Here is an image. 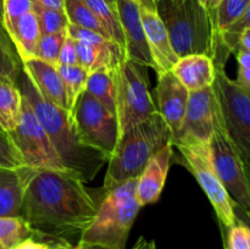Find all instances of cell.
Returning a JSON list of instances; mask_svg holds the SVG:
<instances>
[{"label": "cell", "mask_w": 250, "mask_h": 249, "mask_svg": "<svg viewBox=\"0 0 250 249\" xmlns=\"http://www.w3.org/2000/svg\"><path fill=\"white\" fill-rule=\"evenodd\" d=\"M156 111L172 133V141L181 128L189 92L177 80L172 71L159 73L155 88Z\"/></svg>", "instance_id": "cell-15"}, {"label": "cell", "mask_w": 250, "mask_h": 249, "mask_svg": "<svg viewBox=\"0 0 250 249\" xmlns=\"http://www.w3.org/2000/svg\"><path fill=\"white\" fill-rule=\"evenodd\" d=\"M75 249H77V248H76V246H75Z\"/></svg>", "instance_id": "cell-48"}, {"label": "cell", "mask_w": 250, "mask_h": 249, "mask_svg": "<svg viewBox=\"0 0 250 249\" xmlns=\"http://www.w3.org/2000/svg\"><path fill=\"white\" fill-rule=\"evenodd\" d=\"M58 72L62 80L65 85L66 94H67V103L70 111L72 110L78 95L84 92L85 84H87L89 72L81 67L80 65L76 66H56Z\"/></svg>", "instance_id": "cell-26"}, {"label": "cell", "mask_w": 250, "mask_h": 249, "mask_svg": "<svg viewBox=\"0 0 250 249\" xmlns=\"http://www.w3.org/2000/svg\"><path fill=\"white\" fill-rule=\"evenodd\" d=\"M226 249H250V231L247 224L236 221L227 228Z\"/></svg>", "instance_id": "cell-33"}, {"label": "cell", "mask_w": 250, "mask_h": 249, "mask_svg": "<svg viewBox=\"0 0 250 249\" xmlns=\"http://www.w3.org/2000/svg\"><path fill=\"white\" fill-rule=\"evenodd\" d=\"M21 155L17 151L9 133L0 128V167L17 168L23 166Z\"/></svg>", "instance_id": "cell-31"}, {"label": "cell", "mask_w": 250, "mask_h": 249, "mask_svg": "<svg viewBox=\"0 0 250 249\" xmlns=\"http://www.w3.org/2000/svg\"><path fill=\"white\" fill-rule=\"evenodd\" d=\"M63 11L67 16L70 24L90 29V31L97 32V33L102 34L105 38L109 39L105 29L103 28L102 24L99 23V21L84 0H65L63 1Z\"/></svg>", "instance_id": "cell-24"}, {"label": "cell", "mask_w": 250, "mask_h": 249, "mask_svg": "<svg viewBox=\"0 0 250 249\" xmlns=\"http://www.w3.org/2000/svg\"><path fill=\"white\" fill-rule=\"evenodd\" d=\"M168 143H172V133L158 112L124 132L107 161L104 192L138 177L151 156Z\"/></svg>", "instance_id": "cell-3"}, {"label": "cell", "mask_w": 250, "mask_h": 249, "mask_svg": "<svg viewBox=\"0 0 250 249\" xmlns=\"http://www.w3.org/2000/svg\"><path fill=\"white\" fill-rule=\"evenodd\" d=\"M17 151L26 166L36 170L68 171L59 158L50 138L34 115L31 105L22 97L17 126L9 132Z\"/></svg>", "instance_id": "cell-11"}, {"label": "cell", "mask_w": 250, "mask_h": 249, "mask_svg": "<svg viewBox=\"0 0 250 249\" xmlns=\"http://www.w3.org/2000/svg\"><path fill=\"white\" fill-rule=\"evenodd\" d=\"M249 9L250 0H221L219 7L212 15L214 27L217 33L234 23Z\"/></svg>", "instance_id": "cell-27"}, {"label": "cell", "mask_w": 250, "mask_h": 249, "mask_svg": "<svg viewBox=\"0 0 250 249\" xmlns=\"http://www.w3.org/2000/svg\"><path fill=\"white\" fill-rule=\"evenodd\" d=\"M85 92L89 93L94 99L102 105H104L109 111L116 115V105H115V88L114 72L110 68H99L89 73L85 84Z\"/></svg>", "instance_id": "cell-22"}, {"label": "cell", "mask_w": 250, "mask_h": 249, "mask_svg": "<svg viewBox=\"0 0 250 249\" xmlns=\"http://www.w3.org/2000/svg\"><path fill=\"white\" fill-rule=\"evenodd\" d=\"M153 0H143L139 4V15L143 24L144 33L148 42L149 50L154 61V70L156 73L167 72L172 70L173 65L178 60L177 55L171 45L168 33L164 22L156 12Z\"/></svg>", "instance_id": "cell-14"}, {"label": "cell", "mask_w": 250, "mask_h": 249, "mask_svg": "<svg viewBox=\"0 0 250 249\" xmlns=\"http://www.w3.org/2000/svg\"><path fill=\"white\" fill-rule=\"evenodd\" d=\"M173 156V144L168 143L154 154L137 178L136 195L141 207L158 202L165 186Z\"/></svg>", "instance_id": "cell-16"}, {"label": "cell", "mask_w": 250, "mask_h": 249, "mask_svg": "<svg viewBox=\"0 0 250 249\" xmlns=\"http://www.w3.org/2000/svg\"><path fill=\"white\" fill-rule=\"evenodd\" d=\"M33 10V0H2V26L6 29L21 15Z\"/></svg>", "instance_id": "cell-32"}, {"label": "cell", "mask_w": 250, "mask_h": 249, "mask_svg": "<svg viewBox=\"0 0 250 249\" xmlns=\"http://www.w3.org/2000/svg\"><path fill=\"white\" fill-rule=\"evenodd\" d=\"M22 63L5 28L0 27V76L16 80Z\"/></svg>", "instance_id": "cell-28"}, {"label": "cell", "mask_w": 250, "mask_h": 249, "mask_svg": "<svg viewBox=\"0 0 250 249\" xmlns=\"http://www.w3.org/2000/svg\"><path fill=\"white\" fill-rule=\"evenodd\" d=\"M129 1H132V2H134V4H141L142 1H143V0H129Z\"/></svg>", "instance_id": "cell-44"}, {"label": "cell", "mask_w": 250, "mask_h": 249, "mask_svg": "<svg viewBox=\"0 0 250 249\" xmlns=\"http://www.w3.org/2000/svg\"><path fill=\"white\" fill-rule=\"evenodd\" d=\"M173 146L178 149L183 159V165L193 173L214 207L220 224L229 228L237 221L236 207L224 185L220 181L210 156L209 143L200 142H175Z\"/></svg>", "instance_id": "cell-9"}, {"label": "cell", "mask_w": 250, "mask_h": 249, "mask_svg": "<svg viewBox=\"0 0 250 249\" xmlns=\"http://www.w3.org/2000/svg\"><path fill=\"white\" fill-rule=\"evenodd\" d=\"M14 249H49L48 242H39L33 237L24 239L20 244H17Z\"/></svg>", "instance_id": "cell-36"}, {"label": "cell", "mask_w": 250, "mask_h": 249, "mask_svg": "<svg viewBox=\"0 0 250 249\" xmlns=\"http://www.w3.org/2000/svg\"><path fill=\"white\" fill-rule=\"evenodd\" d=\"M70 115L81 143L99 151L109 161L119 141L116 115L85 90L78 95Z\"/></svg>", "instance_id": "cell-8"}, {"label": "cell", "mask_w": 250, "mask_h": 249, "mask_svg": "<svg viewBox=\"0 0 250 249\" xmlns=\"http://www.w3.org/2000/svg\"><path fill=\"white\" fill-rule=\"evenodd\" d=\"M37 171L26 165L17 168L0 167V217L20 216L24 192Z\"/></svg>", "instance_id": "cell-18"}, {"label": "cell", "mask_w": 250, "mask_h": 249, "mask_svg": "<svg viewBox=\"0 0 250 249\" xmlns=\"http://www.w3.org/2000/svg\"><path fill=\"white\" fill-rule=\"evenodd\" d=\"M0 27H2V26H1V24H0ZM2 28H4V27H2Z\"/></svg>", "instance_id": "cell-47"}, {"label": "cell", "mask_w": 250, "mask_h": 249, "mask_svg": "<svg viewBox=\"0 0 250 249\" xmlns=\"http://www.w3.org/2000/svg\"><path fill=\"white\" fill-rule=\"evenodd\" d=\"M78 65L77 50H76V42L71 37H66L62 46L60 49L56 66H76Z\"/></svg>", "instance_id": "cell-35"}, {"label": "cell", "mask_w": 250, "mask_h": 249, "mask_svg": "<svg viewBox=\"0 0 250 249\" xmlns=\"http://www.w3.org/2000/svg\"><path fill=\"white\" fill-rule=\"evenodd\" d=\"M22 94L14 80L0 76V128L11 132L17 126L21 114Z\"/></svg>", "instance_id": "cell-21"}, {"label": "cell", "mask_w": 250, "mask_h": 249, "mask_svg": "<svg viewBox=\"0 0 250 249\" xmlns=\"http://www.w3.org/2000/svg\"><path fill=\"white\" fill-rule=\"evenodd\" d=\"M137 178L105 190L97 215L82 233L81 242L110 249H126L129 232L142 208L136 195Z\"/></svg>", "instance_id": "cell-5"}, {"label": "cell", "mask_w": 250, "mask_h": 249, "mask_svg": "<svg viewBox=\"0 0 250 249\" xmlns=\"http://www.w3.org/2000/svg\"><path fill=\"white\" fill-rule=\"evenodd\" d=\"M219 104L220 115L227 133L238 148L244 163L250 160V94L234 80L227 77L225 65H215L212 84Z\"/></svg>", "instance_id": "cell-10"}, {"label": "cell", "mask_w": 250, "mask_h": 249, "mask_svg": "<svg viewBox=\"0 0 250 249\" xmlns=\"http://www.w3.org/2000/svg\"><path fill=\"white\" fill-rule=\"evenodd\" d=\"M15 83L50 138L63 166L84 182L92 180L107 161L105 156L81 143L70 112L42 97L22 67Z\"/></svg>", "instance_id": "cell-2"}, {"label": "cell", "mask_w": 250, "mask_h": 249, "mask_svg": "<svg viewBox=\"0 0 250 249\" xmlns=\"http://www.w3.org/2000/svg\"><path fill=\"white\" fill-rule=\"evenodd\" d=\"M94 16L106 32L107 37L114 44H116L125 55V39L121 24L117 17L114 5L109 4L106 0H84Z\"/></svg>", "instance_id": "cell-23"}, {"label": "cell", "mask_w": 250, "mask_h": 249, "mask_svg": "<svg viewBox=\"0 0 250 249\" xmlns=\"http://www.w3.org/2000/svg\"><path fill=\"white\" fill-rule=\"evenodd\" d=\"M132 249H156V244L154 241H148L143 236L139 237L138 241L133 246Z\"/></svg>", "instance_id": "cell-39"}, {"label": "cell", "mask_w": 250, "mask_h": 249, "mask_svg": "<svg viewBox=\"0 0 250 249\" xmlns=\"http://www.w3.org/2000/svg\"><path fill=\"white\" fill-rule=\"evenodd\" d=\"M5 31L11 39L20 60L34 58L37 44L42 34L33 10L21 15Z\"/></svg>", "instance_id": "cell-20"}, {"label": "cell", "mask_w": 250, "mask_h": 249, "mask_svg": "<svg viewBox=\"0 0 250 249\" xmlns=\"http://www.w3.org/2000/svg\"><path fill=\"white\" fill-rule=\"evenodd\" d=\"M171 71L189 93L211 87L215 82L214 60L204 54L178 58Z\"/></svg>", "instance_id": "cell-19"}, {"label": "cell", "mask_w": 250, "mask_h": 249, "mask_svg": "<svg viewBox=\"0 0 250 249\" xmlns=\"http://www.w3.org/2000/svg\"><path fill=\"white\" fill-rule=\"evenodd\" d=\"M237 62H238V73H237V84L250 94V51L242 50L237 51Z\"/></svg>", "instance_id": "cell-34"}, {"label": "cell", "mask_w": 250, "mask_h": 249, "mask_svg": "<svg viewBox=\"0 0 250 249\" xmlns=\"http://www.w3.org/2000/svg\"><path fill=\"white\" fill-rule=\"evenodd\" d=\"M115 9L124 33L125 58L143 67H155L141 21L139 5L129 0H115Z\"/></svg>", "instance_id": "cell-13"}, {"label": "cell", "mask_w": 250, "mask_h": 249, "mask_svg": "<svg viewBox=\"0 0 250 249\" xmlns=\"http://www.w3.org/2000/svg\"><path fill=\"white\" fill-rule=\"evenodd\" d=\"M177 58L204 54L214 60L217 32L209 11L198 0H153Z\"/></svg>", "instance_id": "cell-4"}, {"label": "cell", "mask_w": 250, "mask_h": 249, "mask_svg": "<svg viewBox=\"0 0 250 249\" xmlns=\"http://www.w3.org/2000/svg\"><path fill=\"white\" fill-rule=\"evenodd\" d=\"M0 249H5L4 247H2V244H1V242H0Z\"/></svg>", "instance_id": "cell-46"}, {"label": "cell", "mask_w": 250, "mask_h": 249, "mask_svg": "<svg viewBox=\"0 0 250 249\" xmlns=\"http://www.w3.org/2000/svg\"><path fill=\"white\" fill-rule=\"evenodd\" d=\"M31 237L33 232L23 217H0V242L5 249H14Z\"/></svg>", "instance_id": "cell-25"}, {"label": "cell", "mask_w": 250, "mask_h": 249, "mask_svg": "<svg viewBox=\"0 0 250 249\" xmlns=\"http://www.w3.org/2000/svg\"><path fill=\"white\" fill-rule=\"evenodd\" d=\"M209 149L212 165L225 189L234 204L248 215L250 211L249 166L244 163L238 148L227 133L220 114L209 141Z\"/></svg>", "instance_id": "cell-7"}, {"label": "cell", "mask_w": 250, "mask_h": 249, "mask_svg": "<svg viewBox=\"0 0 250 249\" xmlns=\"http://www.w3.org/2000/svg\"><path fill=\"white\" fill-rule=\"evenodd\" d=\"M21 63L22 68L32 81L39 94L56 106L70 112L65 85L56 66L37 58L24 59L21 60Z\"/></svg>", "instance_id": "cell-17"}, {"label": "cell", "mask_w": 250, "mask_h": 249, "mask_svg": "<svg viewBox=\"0 0 250 249\" xmlns=\"http://www.w3.org/2000/svg\"><path fill=\"white\" fill-rule=\"evenodd\" d=\"M146 68L127 59L112 68L116 88L115 105L119 137L132 126L158 112Z\"/></svg>", "instance_id": "cell-6"}, {"label": "cell", "mask_w": 250, "mask_h": 249, "mask_svg": "<svg viewBox=\"0 0 250 249\" xmlns=\"http://www.w3.org/2000/svg\"><path fill=\"white\" fill-rule=\"evenodd\" d=\"M66 37H67V31L51 34H42L38 44H37L34 58L56 66L59 53H60V49L65 42Z\"/></svg>", "instance_id": "cell-30"}, {"label": "cell", "mask_w": 250, "mask_h": 249, "mask_svg": "<svg viewBox=\"0 0 250 249\" xmlns=\"http://www.w3.org/2000/svg\"><path fill=\"white\" fill-rule=\"evenodd\" d=\"M219 114V104L212 85L190 92L181 128L172 144L185 141L209 143Z\"/></svg>", "instance_id": "cell-12"}, {"label": "cell", "mask_w": 250, "mask_h": 249, "mask_svg": "<svg viewBox=\"0 0 250 249\" xmlns=\"http://www.w3.org/2000/svg\"><path fill=\"white\" fill-rule=\"evenodd\" d=\"M107 2H109V4H111V5H114L115 6V0H106Z\"/></svg>", "instance_id": "cell-45"}, {"label": "cell", "mask_w": 250, "mask_h": 249, "mask_svg": "<svg viewBox=\"0 0 250 249\" xmlns=\"http://www.w3.org/2000/svg\"><path fill=\"white\" fill-rule=\"evenodd\" d=\"M63 1L65 0H33V2L36 5L55 10H63Z\"/></svg>", "instance_id": "cell-37"}, {"label": "cell", "mask_w": 250, "mask_h": 249, "mask_svg": "<svg viewBox=\"0 0 250 249\" xmlns=\"http://www.w3.org/2000/svg\"><path fill=\"white\" fill-rule=\"evenodd\" d=\"M76 248L77 249H110L106 247L99 246V244H89V243H83V242H78L76 244Z\"/></svg>", "instance_id": "cell-42"}, {"label": "cell", "mask_w": 250, "mask_h": 249, "mask_svg": "<svg viewBox=\"0 0 250 249\" xmlns=\"http://www.w3.org/2000/svg\"><path fill=\"white\" fill-rule=\"evenodd\" d=\"M198 1L202 4V6L204 7L207 11L210 12V15H211V17H212V15L215 14L216 9L219 7L221 0H198Z\"/></svg>", "instance_id": "cell-38"}, {"label": "cell", "mask_w": 250, "mask_h": 249, "mask_svg": "<svg viewBox=\"0 0 250 249\" xmlns=\"http://www.w3.org/2000/svg\"><path fill=\"white\" fill-rule=\"evenodd\" d=\"M49 249H75V246L66 242H50Z\"/></svg>", "instance_id": "cell-41"}, {"label": "cell", "mask_w": 250, "mask_h": 249, "mask_svg": "<svg viewBox=\"0 0 250 249\" xmlns=\"http://www.w3.org/2000/svg\"><path fill=\"white\" fill-rule=\"evenodd\" d=\"M33 12L39 23L41 34H51L63 32L67 29L68 20L63 10L42 7L33 2Z\"/></svg>", "instance_id": "cell-29"}, {"label": "cell", "mask_w": 250, "mask_h": 249, "mask_svg": "<svg viewBox=\"0 0 250 249\" xmlns=\"http://www.w3.org/2000/svg\"><path fill=\"white\" fill-rule=\"evenodd\" d=\"M0 24L2 26V0H0Z\"/></svg>", "instance_id": "cell-43"}, {"label": "cell", "mask_w": 250, "mask_h": 249, "mask_svg": "<svg viewBox=\"0 0 250 249\" xmlns=\"http://www.w3.org/2000/svg\"><path fill=\"white\" fill-rule=\"evenodd\" d=\"M239 49L242 50L250 51V27L249 28L244 29L241 37V43H239Z\"/></svg>", "instance_id": "cell-40"}, {"label": "cell", "mask_w": 250, "mask_h": 249, "mask_svg": "<svg viewBox=\"0 0 250 249\" xmlns=\"http://www.w3.org/2000/svg\"><path fill=\"white\" fill-rule=\"evenodd\" d=\"M84 181L71 171L38 170L24 192L20 216L34 237L50 242H80L98 211ZM49 242V243H50Z\"/></svg>", "instance_id": "cell-1"}]
</instances>
